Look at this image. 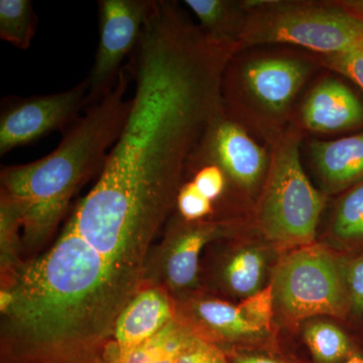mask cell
Instances as JSON below:
<instances>
[{"instance_id":"6da1fadb","label":"cell","mask_w":363,"mask_h":363,"mask_svg":"<svg viewBox=\"0 0 363 363\" xmlns=\"http://www.w3.org/2000/svg\"><path fill=\"white\" fill-rule=\"evenodd\" d=\"M235 54L176 2H152L126 65L135 90L123 130L68 221L111 267L143 272L149 264L150 245L224 111V74Z\"/></svg>"},{"instance_id":"7a4b0ae2","label":"cell","mask_w":363,"mask_h":363,"mask_svg":"<svg viewBox=\"0 0 363 363\" xmlns=\"http://www.w3.org/2000/svg\"><path fill=\"white\" fill-rule=\"evenodd\" d=\"M135 295L67 223L2 283L1 363H109L117 318Z\"/></svg>"},{"instance_id":"3957f363","label":"cell","mask_w":363,"mask_h":363,"mask_svg":"<svg viewBox=\"0 0 363 363\" xmlns=\"http://www.w3.org/2000/svg\"><path fill=\"white\" fill-rule=\"evenodd\" d=\"M131 76L123 67L113 89L78 118L51 154L2 169L1 193L23 210V241L39 247L54 233L77 189L100 174L123 130L131 99Z\"/></svg>"},{"instance_id":"277c9868","label":"cell","mask_w":363,"mask_h":363,"mask_svg":"<svg viewBox=\"0 0 363 363\" xmlns=\"http://www.w3.org/2000/svg\"><path fill=\"white\" fill-rule=\"evenodd\" d=\"M245 21L238 52L250 45H300L322 56L339 54L363 44V21L336 2L241 1Z\"/></svg>"},{"instance_id":"5b68a950","label":"cell","mask_w":363,"mask_h":363,"mask_svg":"<svg viewBox=\"0 0 363 363\" xmlns=\"http://www.w3.org/2000/svg\"><path fill=\"white\" fill-rule=\"evenodd\" d=\"M301 133L289 128L274 143L264 188L255 210L262 234L279 247L312 245L323 199L301 164Z\"/></svg>"},{"instance_id":"8992f818","label":"cell","mask_w":363,"mask_h":363,"mask_svg":"<svg viewBox=\"0 0 363 363\" xmlns=\"http://www.w3.org/2000/svg\"><path fill=\"white\" fill-rule=\"evenodd\" d=\"M344 267L319 245H305L281 259L272 278L274 309L288 321L350 312Z\"/></svg>"},{"instance_id":"52a82bcc","label":"cell","mask_w":363,"mask_h":363,"mask_svg":"<svg viewBox=\"0 0 363 363\" xmlns=\"http://www.w3.org/2000/svg\"><path fill=\"white\" fill-rule=\"evenodd\" d=\"M313 71L307 60L262 56L238 62L233 58L224 74V111L235 117L250 109L264 125L279 123Z\"/></svg>"},{"instance_id":"ba28073f","label":"cell","mask_w":363,"mask_h":363,"mask_svg":"<svg viewBox=\"0 0 363 363\" xmlns=\"http://www.w3.org/2000/svg\"><path fill=\"white\" fill-rule=\"evenodd\" d=\"M154 0L99 1V44L89 77L88 105L108 94L123 70V62L135 52Z\"/></svg>"},{"instance_id":"9c48e42d","label":"cell","mask_w":363,"mask_h":363,"mask_svg":"<svg viewBox=\"0 0 363 363\" xmlns=\"http://www.w3.org/2000/svg\"><path fill=\"white\" fill-rule=\"evenodd\" d=\"M87 79L71 89L30 98H11L0 114V156L37 142L75 123L88 105Z\"/></svg>"},{"instance_id":"30bf717a","label":"cell","mask_w":363,"mask_h":363,"mask_svg":"<svg viewBox=\"0 0 363 363\" xmlns=\"http://www.w3.org/2000/svg\"><path fill=\"white\" fill-rule=\"evenodd\" d=\"M197 156L218 164L227 179L243 190H253L264 181L271 160L242 124L225 111L212 124Z\"/></svg>"},{"instance_id":"8fae6325","label":"cell","mask_w":363,"mask_h":363,"mask_svg":"<svg viewBox=\"0 0 363 363\" xmlns=\"http://www.w3.org/2000/svg\"><path fill=\"white\" fill-rule=\"evenodd\" d=\"M229 230L226 222L172 221L157 262L166 290L181 294L192 289L197 283L203 250Z\"/></svg>"},{"instance_id":"7c38bea8","label":"cell","mask_w":363,"mask_h":363,"mask_svg":"<svg viewBox=\"0 0 363 363\" xmlns=\"http://www.w3.org/2000/svg\"><path fill=\"white\" fill-rule=\"evenodd\" d=\"M188 305V316L177 318L196 335L218 347L227 344L236 345L233 350H259L257 346L264 345L269 336L253 327L238 305L211 298H196Z\"/></svg>"},{"instance_id":"4fadbf2b","label":"cell","mask_w":363,"mask_h":363,"mask_svg":"<svg viewBox=\"0 0 363 363\" xmlns=\"http://www.w3.org/2000/svg\"><path fill=\"white\" fill-rule=\"evenodd\" d=\"M176 316V304L168 291L145 285L117 318L112 346L116 351L135 347L159 333Z\"/></svg>"},{"instance_id":"5bb4252c","label":"cell","mask_w":363,"mask_h":363,"mask_svg":"<svg viewBox=\"0 0 363 363\" xmlns=\"http://www.w3.org/2000/svg\"><path fill=\"white\" fill-rule=\"evenodd\" d=\"M303 128L316 133H337L363 124V104L337 79L318 83L306 98L301 112Z\"/></svg>"},{"instance_id":"9a60e30c","label":"cell","mask_w":363,"mask_h":363,"mask_svg":"<svg viewBox=\"0 0 363 363\" xmlns=\"http://www.w3.org/2000/svg\"><path fill=\"white\" fill-rule=\"evenodd\" d=\"M310 152L328 192L348 190L363 181V131L332 142L314 140Z\"/></svg>"},{"instance_id":"2e32d148","label":"cell","mask_w":363,"mask_h":363,"mask_svg":"<svg viewBox=\"0 0 363 363\" xmlns=\"http://www.w3.org/2000/svg\"><path fill=\"white\" fill-rule=\"evenodd\" d=\"M194 331L175 318L149 340L130 350L116 351L112 346L109 363H177Z\"/></svg>"},{"instance_id":"e0dca14e","label":"cell","mask_w":363,"mask_h":363,"mask_svg":"<svg viewBox=\"0 0 363 363\" xmlns=\"http://www.w3.org/2000/svg\"><path fill=\"white\" fill-rule=\"evenodd\" d=\"M267 253L257 245L235 250L222 269V281L229 293L247 298L262 290L267 269Z\"/></svg>"},{"instance_id":"ac0fdd59","label":"cell","mask_w":363,"mask_h":363,"mask_svg":"<svg viewBox=\"0 0 363 363\" xmlns=\"http://www.w3.org/2000/svg\"><path fill=\"white\" fill-rule=\"evenodd\" d=\"M184 4L197 16L203 32L215 40L236 48V40L245 16L241 2L186 0Z\"/></svg>"},{"instance_id":"d6986e66","label":"cell","mask_w":363,"mask_h":363,"mask_svg":"<svg viewBox=\"0 0 363 363\" xmlns=\"http://www.w3.org/2000/svg\"><path fill=\"white\" fill-rule=\"evenodd\" d=\"M303 338L315 363H342L355 350L344 331L330 322H309Z\"/></svg>"},{"instance_id":"ffe728a7","label":"cell","mask_w":363,"mask_h":363,"mask_svg":"<svg viewBox=\"0 0 363 363\" xmlns=\"http://www.w3.org/2000/svg\"><path fill=\"white\" fill-rule=\"evenodd\" d=\"M38 18L30 0H0V39L28 50L37 32Z\"/></svg>"},{"instance_id":"44dd1931","label":"cell","mask_w":363,"mask_h":363,"mask_svg":"<svg viewBox=\"0 0 363 363\" xmlns=\"http://www.w3.org/2000/svg\"><path fill=\"white\" fill-rule=\"evenodd\" d=\"M23 211L20 205L6 195L0 198V238H1L2 281L11 278L23 262L18 259Z\"/></svg>"},{"instance_id":"7402d4cb","label":"cell","mask_w":363,"mask_h":363,"mask_svg":"<svg viewBox=\"0 0 363 363\" xmlns=\"http://www.w3.org/2000/svg\"><path fill=\"white\" fill-rule=\"evenodd\" d=\"M334 238L348 245L363 243V181L346 191L332 219Z\"/></svg>"},{"instance_id":"603a6c76","label":"cell","mask_w":363,"mask_h":363,"mask_svg":"<svg viewBox=\"0 0 363 363\" xmlns=\"http://www.w3.org/2000/svg\"><path fill=\"white\" fill-rule=\"evenodd\" d=\"M238 307L253 327L271 335L272 317L276 310L272 284L250 297L243 298Z\"/></svg>"},{"instance_id":"cb8c5ba5","label":"cell","mask_w":363,"mask_h":363,"mask_svg":"<svg viewBox=\"0 0 363 363\" xmlns=\"http://www.w3.org/2000/svg\"><path fill=\"white\" fill-rule=\"evenodd\" d=\"M175 207L181 220L186 222L205 221L213 212V202L205 197L192 181L182 184Z\"/></svg>"},{"instance_id":"d4e9b609","label":"cell","mask_w":363,"mask_h":363,"mask_svg":"<svg viewBox=\"0 0 363 363\" xmlns=\"http://www.w3.org/2000/svg\"><path fill=\"white\" fill-rule=\"evenodd\" d=\"M321 61L331 70L350 78L363 90V44L339 54L322 56Z\"/></svg>"},{"instance_id":"484cf974","label":"cell","mask_w":363,"mask_h":363,"mask_svg":"<svg viewBox=\"0 0 363 363\" xmlns=\"http://www.w3.org/2000/svg\"><path fill=\"white\" fill-rule=\"evenodd\" d=\"M344 278L350 312L357 317L363 316V255L345 264Z\"/></svg>"},{"instance_id":"4316f807","label":"cell","mask_w":363,"mask_h":363,"mask_svg":"<svg viewBox=\"0 0 363 363\" xmlns=\"http://www.w3.org/2000/svg\"><path fill=\"white\" fill-rule=\"evenodd\" d=\"M177 363H230L218 346L194 335L181 353Z\"/></svg>"},{"instance_id":"83f0119b","label":"cell","mask_w":363,"mask_h":363,"mask_svg":"<svg viewBox=\"0 0 363 363\" xmlns=\"http://www.w3.org/2000/svg\"><path fill=\"white\" fill-rule=\"evenodd\" d=\"M225 353L230 363H301L264 350H231Z\"/></svg>"},{"instance_id":"f1b7e54d","label":"cell","mask_w":363,"mask_h":363,"mask_svg":"<svg viewBox=\"0 0 363 363\" xmlns=\"http://www.w3.org/2000/svg\"><path fill=\"white\" fill-rule=\"evenodd\" d=\"M336 4L355 18L363 21V0H346V1H336Z\"/></svg>"},{"instance_id":"f546056e","label":"cell","mask_w":363,"mask_h":363,"mask_svg":"<svg viewBox=\"0 0 363 363\" xmlns=\"http://www.w3.org/2000/svg\"><path fill=\"white\" fill-rule=\"evenodd\" d=\"M342 363H363V354L355 350Z\"/></svg>"}]
</instances>
